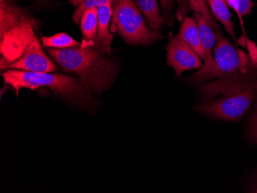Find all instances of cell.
<instances>
[{
  "label": "cell",
  "mask_w": 257,
  "mask_h": 193,
  "mask_svg": "<svg viewBox=\"0 0 257 193\" xmlns=\"http://www.w3.org/2000/svg\"><path fill=\"white\" fill-rule=\"evenodd\" d=\"M47 53L63 71L76 75L91 92L100 94L117 76V63L92 47L47 49Z\"/></svg>",
  "instance_id": "cell-1"
},
{
  "label": "cell",
  "mask_w": 257,
  "mask_h": 193,
  "mask_svg": "<svg viewBox=\"0 0 257 193\" xmlns=\"http://www.w3.org/2000/svg\"><path fill=\"white\" fill-rule=\"evenodd\" d=\"M4 82L14 89L18 96L20 89L33 90L48 88L55 94L79 103H87L92 99L91 91L79 78L60 73H37L22 70H9L2 73Z\"/></svg>",
  "instance_id": "cell-2"
},
{
  "label": "cell",
  "mask_w": 257,
  "mask_h": 193,
  "mask_svg": "<svg viewBox=\"0 0 257 193\" xmlns=\"http://www.w3.org/2000/svg\"><path fill=\"white\" fill-rule=\"evenodd\" d=\"M1 62L15 61L37 38V21L24 9L12 2L1 3Z\"/></svg>",
  "instance_id": "cell-3"
},
{
  "label": "cell",
  "mask_w": 257,
  "mask_h": 193,
  "mask_svg": "<svg viewBox=\"0 0 257 193\" xmlns=\"http://www.w3.org/2000/svg\"><path fill=\"white\" fill-rule=\"evenodd\" d=\"M112 27L130 45L153 44L163 38L161 33L147 25L144 15L134 0H113Z\"/></svg>",
  "instance_id": "cell-4"
},
{
  "label": "cell",
  "mask_w": 257,
  "mask_h": 193,
  "mask_svg": "<svg viewBox=\"0 0 257 193\" xmlns=\"http://www.w3.org/2000/svg\"><path fill=\"white\" fill-rule=\"evenodd\" d=\"M257 97V83L216 100H204L196 109L203 114L226 121L240 119Z\"/></svg>",
  "instance_id": "cell-5"
},
{
  "label": "cell",
  "mask_w": 257,
  "mask_h": 193,
  "mask_svg": "<svg viewBox=\"0 0 257 193\" xmlns=\"http://www.w3.org/2000/svg\"><path fill=\"white\" fill-rule=\"evenodd\" d=\"M215 32L216 39L213 51L214 67L211 79L246 73L255 68L252 63H249L247 55L242 50H236L229 40L223 37L219 27Z\"/></svg>",
  "instance_id": "cell-6"
},
{
  "label": "cell",
  "mask_w": 257,
  "mask_h": 193,
  "mask_svg": "<svg viewBox=\"0 0 257 193\" xmlns=\"http://www.w3.org/2000/svg\"><path fill=\"white\" fill-rule=\"evenodd\" d=\"M16 70L30 73H53L57 70L53 60L46 56L38 39H35L20 58L10 63L1 62V70Z\"/></svg>",
  "instance_id": "cell-7"
},
{
  "label": "cell",
  "mask_w": 257,
  "mask_h": 193,
  "mask_svg": "<svg viewBox=\"0 0 257 193\" xmlns=\"http://www.w3.org/2000/svg\"><path fill=\"white\" fill-rule=\"evenodd\" d=\"M167 50V64L174 69L177 76L189 70H200L203 66L201 57L177 36L170 40Z\"/></svg>",
  "instance_id": "cell-8"
},
{
  "label": "cell",
  "mask_w": 257,
  "mask_h": 193,
  "mask_svg": "<svg viewBox=\"0 0 257 193\" xmlns=\"http://www.w3.org/2000/svg\"><path fill=\"white\" fill-rule=\"evenodd\" d=\"M194 18L197 23L200 41L204 50L205 60L203 66L200 70L187 79L190 83H200L211 79L212 72L214 67L213 51L216 43V33L200 14L194 13Z\"/></svg>",
  "instance_id": "cell-9"
},
{
  "label": "cell",
  "mask_w": 257,
  "mask_h": 193,
  "mask_svg": "<svg viewBox=\"0 0 257 193\" xmlns=\"http://www.w3.org/2000/svg\"><path fill=\"white\" fill-rule=\"evenodd\" d=\"M98 10L97 37L94 48L104 53L112 51L111 43L114 33L110 31V22L112 19V4L102 6Z\"/></svg>",
  "instance_id": "cell-10"
},
{
  "label": "cell",
  "mask_w": 257,
  "mask_h": 193,
  "mask_svg": "<svg viewBox=\"0 0 257 193\" xmlns=\"http://www.w3.org/2000/svg\"><path fill=\"white\" fill-rule=\"evenodd\" d=\"M177 37L190 45V47L201 57L202 60H205L204 50L202 47L197 23L194 17H185Z\"/></svg>",
  "instance_id": "cell-11"
},
{
  "label": "cell",
  "mask_w": 257,
  "mask_h": 193,
  "mask_svg": "<svg viewBox=\"0 0 257 193\" xmlns=\"http://www.w3.org/2000/svg\"><path fill=\"white\" fill-rule=\"evenodd\" d=\"M81 31L83 33V42L82 47H94L97 37L98 10L97 8L86 10L80 20Z\"/></svg>",
  "instance_id": "cell-12"
},
{
  "label": "cell",
  "mask_w": 257,
  "mask_h": 193,
  "mask_svg": "<svg viewBox=\"0 0 257 193\" xmlns=\"http://www.w3.org/2000/svg\"><path fill=\"white\" fill-rule=\"evenodd\" d=\"M147 20V25L151 30L157 31L164 24V19L160 14L157 0H134Z\"/></svg>",
  "instance_id": "cell-13"
},
{
  "label": "cell",
  "mask_w": 257,
  "mask_h": 193,
  "mask_svg": "<svg viewBox=\"0 0 257 193\" xmlns=\"http://www.w3.org/2000/svg\"><path fill=\"white\" fill-rule=\"evenodd\" d=\"M209 10L216 20L223 24L226 31L229 33L232 40H236L235 24L231 20V14L226 0H206Z\"/></svg>",
  "instance_id": "cell-14"
},
{
  "label": "cell",
  "mask_w": 257,
  "mask_h": 193,
  "mask_svg": "<svg viewBox=\"0 0 257 193\" xmlns=\"http://www.w3.org/2000/svg\"><path fill=\"white\" fill-rule=\"evenodd\" d=\"M41 42L43 47L45 48L59 49V50L80 47L82 45L73 37L68 35L67 33H57L51 37L42 36Z\"/></svg>",
  "instance_id": "cell-15"
},
{
  "label": "cell",
  "mask_w": 257,
  "mask_h": 193,
  "mask_svg": "<svg viewBox=\"0 0 257 193\" xmlns=\"http://www.w3.org/2000/svg\"><path fill=\"white\" fill-rule=\"evenodd\" d=\"M113 0H69L73 7H77L72 16V20L75 24H80L81 17L86 10L92 8H99L102 6L112 4Z\"/></svg>",
  "instance_id": "cell-16"
},
{
  "label": "cell",
  "mask_w": 257,
  "mask_h": 193,
  "mask_svg": "<svg viewBox=\"0 0 257 193\" xmlns=\"http://www.w3.org/2000/svg\"><path fill=\"white\" fill-rule=\"evenodd\" d=\"M186 1L190 4V9L193 10L194 13L200 14L213 30H215L219 27L215 20H213L211 11L208 7L206 0H186Z\"/></svg>",
  "instance_id": "cell-17"
},
{
  "label": "cell",
  "mask_w": 257,
  "mask_h": 193,
  "mask_svg": "<svg viewBox=\"0 0 257 193\" xmlns=\"http://www.w3.org/2000/svg\"><path fill=\"white\" fill-rule=\"evenodd\" d=\"M255 4L252 0H239V17L242 24V17L250 15L252 10L255 7Z\"/></svg>",
  "instance_id": "cell-18"
},
{
  "label": "cell",
  "mask_w": 257,
  "mask_h": 193,
  "mask_svg": "<svg viewBox=\"0 0 257 193\" xmlns=\"http://www.w3.org/2000/svg\"><path fill=\"white\" fill-rule=\"evenodd\" d=\"M251 138L257 143V102L249 124Z\"/></svg>",
  "instance_id": "cell-19"
},
{
  "label": "cell",
  "mask_w": 257,
  "mask_h": 193,
  "mask_svg": "<svg viewBox=\"0 0 257 193\" xmlns=\"http://www.w3.org/2000/svg\"><path fill=\"white\" fill-rule=\"evenodd\" d=\"M160 4H161L162 9H163V13L166 15L168 14L170 8L173 5V0H160Z\"/></svg>",
  "instance_id": "cell-20"
},
{
  "label": "cell",
  "mask_w": 257,
  "mask_h": 193,
  "mask_svg": "<svg viewBox=\"0 0 257 193\" xmlns=\"http://www.w3.org/2000/svg\"><path fill=\"white\" fill-rule=\"evenodd\" d=\"M228 7L234 10L239 17V0H226Z\"/></svg>",
  "instance_id": "cell-21"
},
{
  "label": "cell",
  "mask_w": 257,
  "mask_h": 193,
  "mask_svg": "<svg viewBox=\"0 0 257 193\" xmlns=\"http://www.w3.org/2000/svg\"><path fill=\"white\" fill-rule=\"evenodd\" d=\"M52 1H53V0H34L33 7H34V8H42L45 6L48 5Z\"/></svg>",
  "instance_id": "cell-22"
},
{
  "label": "cell",
  "mask_w": 257,
  "mask_h": 193,
  "mask_svg": "<svg viewBox=\"0 0 257 193\" xmlns=\"http://www.w3.org/2000/svg\"><path fill=\"white\" fill-rule=\"evenodd\" d=\"M15 0H0V2L4 3V2H14Z\"/></svg>",
  "instance_id": "cell-23"
},
{
  "label": "cell",
  "mask_w": 257,
  "mask_h": 193,
  "mask_svg": "<svg viewBox=\"0 0 257 193\" xmlns=\"http://www.w3.org/2000/svg\"><path fill=\"white\" fill-rule=\"evenodd\" d=\"M252 191H253V192H257V182L255 183V187H254L253 190H252Z\"/></svg>",
  "instance_id": "cell-24"
}]
</instances>
